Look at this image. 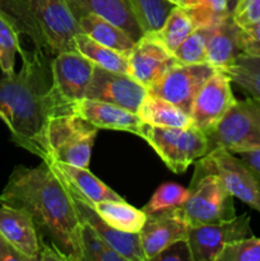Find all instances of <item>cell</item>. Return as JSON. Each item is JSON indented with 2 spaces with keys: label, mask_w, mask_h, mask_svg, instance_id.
Returning a JSON list of instances; mask_svg holds the SVG:
<instances>
[{
  "label": "cell",
  "mask_w": 260,
  "mask_h": 261,
  "mask_svg": "<svg viewBox=\"0 0 260 261\" xmlns=\"http://www.w3.org/2000/svg\"><path fill=\"white\" fill-rule=\"evenodd\" d=\"M0 204L32 218L40 240L38 261H83L78 211L68 182L51 161L36 167H15Z\"/></svg>",
  "instance_id": "6da1fadb"
},
{
  "label": "cell",
  "mask_w": 260,
  "mask_h": 261,
  "mask_svg": "<svg viewBox=\"0 0 260 261\" xmlns=\"http://www.w3.org/2000/svg\"><path fill=\"white\" fill-rule=\"evenodd\" d=\"M20 56L19 71H0V119L15 144L48 161V122L54 116L73 111V105L54 84L48 51L35 47L23 50Z\"/></svg>",
  "instance_id": "7a4b0ae2"
},
{
  "label": "cell",
  "mask_w": 260,
  "mask_h": 261,
  "mask_svg": "<svg viewBox=\"0 0 260 261\" xmlns=\"http://www.w3.org/2000/svg\"><path fill=\"white\" fill-rule=\"evenodd\" d=\"M181 211L190 226L219 223L236 217L233 196L223 185L208 155L196 162L189 196Z\"/></svg>",
  "instance_id": "3957f363"
},
{
  "label": "cell",
  "mask_w": 260,
  "mask_h": 261,
  "mask_svg": "<svg viewBox=\"0 0 260 261\" xmlns=\"http://www.w3.org/2000/svg\"><path fill=\"white\" fill-rule=\"evenodd\" d=\"M98 127L74 111L54 116L47 125L48 161L88 167Z\"/></svg>",
  "instance_id": "277c9868"
},
{
  "label": "cell",
  "mask_w": 260,
  "mask_h": 261,
  "mask_svg": "<svg viewBox=\"0 0 260 261\" xmlns=\"http://www.w3.org/2000/svg\"><path fill=\"white\" fill-rule=\"evenodd\" d=\"M208 138V153L218 148L236 153L260 149V98L235 101Z\"/></svg>",
  "instance_id": "5b68a950"
},
{
  "label": "cell",
  "mask_w": 260,
  "mask_h": 261,
  "mask_svg": "<svg viewBox=\"0 0 260 261\" xmlns=\"http://www.w3.org/2000/svg\"><path fill=\"white\" fill-rule=\"evenodd\" d=\"M142 138L175 173L185 172L191 163L208 154L206 134L194 125L189 127L145 125Z\"/></svg>",
  "instance_id": "8992f818"
},
{
  "label": "cell",
  "mask_w": 260,
  "mask_h": 261,
  "mask_svg": "<svg viewBox=\"0 0 260 261\" xmlns=\"http://www.w3.org/2000/svg\"><path fill=\"white\" fill-rule=\"evenodd\" d=\"M217 70L218 68L209 63L177 64L152 84L148 93L171 102L190 115L196 94Z\"/></svg>",
  "instance_id": "52a82bcc"
},
{
  "label": "cell",
  "mask_w": 260,
  "mask_h": 261,
  "mask_svg": "<svg viewBox=\"0 0 260 261\" xmlns=\"http://www.w3.org/2000/svg\"><path fill=\"white\" fill-rule=\"evenodd\" d=\"M247 213L219 223L190 226L188 241L194 261H217L227 244L254 236Z\"/></svg>",
  "instance_id": "ba28073f"
},
{
  "label": "cell",
  "mask_w": 260,
  "mask_h": 261,
  "mask_svg": "<svg viewBox=\"0 0 260 261\" xmlns=\"http://www.w3.org/2000/svg\"><path fill=\"white\" fill-rule=\"evenodd\" d=\"M228 193L260 213V175L233 153L218 148L208 154Z\"/></svg>",
  "instance_id": "9c48e42d"
},
{
  "label": "cell",
  "mask_w": 260,
  "mask_h": 261,
  "mask_svg": "<svg viewBox=\"0 0 260 261\" xmlns=\"http://www.w3.org/2000/svg\"><path fill=\"white\" fill-rule=\"evenodd\" d=\"M53 54L75 50L74 36L82 32L68 0H27Z\"/></svg>",
  "instance_id": "30bf717a"
},
{
  "label": "cell",
  "mask_w": 260,
  "mask_h": 261,
  "mask_svg": "<svg viewBox=\"0 0 260 261\" xmlns=\"http://www.w3.org/2000/svg\"><path fill=\"white\" fill-rule=\"evenodd\" d=\"M147 96V87L129 74L110 71L94 65L84 98L107 102L137 112Z\"/></svg>",
  "instance_id": "8fae6325"
},
{
  "label": "cell",
  "mask_w": 260,
  "mask_h": 261,
  "mask_svg": "<svg viewBox=\"0 0 260 261\" xmlns=\"http://www.w3.org/2000/svg\"><path fill=\"white\" fill-rule=\"evenodd\" d=\"M231 83L226 71L221 69L204 83L191 106L190 116L194 126L205 134H209L216 127L236 101Z\"/></svg>",
  "instance_id": "7c38bea8"
},
{
  "label": "cell",
  "mask_w": 260,
  "mask_h": 261,
  "mask_svg": "<svg viewBox=\"0 0 260 261\" xmlns=\"http://www.w3.org/2000/svg\"><path fill=\"white\" fill-rule=\"evenodd\" d=\"M127 61L129 75L147 88L178 64L172 51L168 50L153 33H144L135 42Z\"/></svg>",
  "instance_id": "4fadbf2b"
},
{
  "label": "cell",
  "mask_w": 260,
  "mask_h": 261,
  "mask_svg": "<svg viewBox=\"0 0 260 261\" xmlns=\"http://www.w3.org/2000/svg\"><path fill=\"white\" fill-rule=\"evenodd\" d=\"M93 69L94 64L76 50L61 51L51 60L54 84L71 105L86 97Z\"/></svg>",
  "instance_id": "5bb4252c"
},
{
  "label": "cell",
  "mask_w": 260,
  "mask_h": 261,
  "mask_svg": "<svg viewBox=\"0 0 260 261\" xmlns=\"http://www.w3.org/2000/svg\"><path fill=\"white\" fill-rule=\"evenodd\" d=\"M189 227L190 224L186 221L181 208L147 214V221L139 231L145 261L153 260L155 255L172 242L186 239Z\"/></svg>",
  "instance_id": "9a60e30c"
},
{
  "label": "cell",
  "mask_w": 260,
  "mask_h": 261,
  "mask_svg": "<svg viewBox=\"0 0 260 261\" xmlns=\"http://www.w3.org/2000/svg\"><path fill=\"white\" fill-rule=\"evenodd\" d=\"M70 193L81 221L87 222L117 254L121 255L126 261H145L144 252H143L142 245H140L139 233H129V232L115 229L97 213L92 204H89L86 199L78 195L71 188Z\"/></svg>",
  "instance_id": "2e32d148"
},
{
  "label": "cell",
  "mask_w": 260,
  "mask_h": 261,
  "mask_svg": "<svg viewBox=\"0 0 260 261\" xmlns=\"http://www.w3.org/2000/svg\"><path fill=\"white\" fill-rule=\"evenodd\" d=\"M73 111L98 129L127 132L139 137H143L147 125L142 121L137 112L94 99H79L73 105Z\"/></svg>",
  "instance_id": "e0dca14e"
},
{
  "label": "cell",
  "mask_w": 260,
  "mask_h": 261,
  "mask_svg": "<svg viewBox=\"0 0 260 261\" xmlns=\"http://www.w3.org/2000/svg\"><path fill=\"white\" fill-rule=\"evenodd\" d=\"M68 4L76 22L82 15L91 13L124 30L135 42L144 35L129 0H68Z\"/></svg>",
  "instance_id": "ac0fdd59"
},
{
  "label": "cell",
  "mask_w": 260,
  "mask_h": 261,
  "mask_svg": "<svg viewBox=\"0 0 260 261\" xmlns=\"http://www.w3.org/2000/svg\"><path fill=\"white\" fill-rule=\"evenodd\" d=\"M0 233L31 261H38L40 240L37 229L25 212L0 204Z\"/></svg>",
  "instance_id": "d6986e66"
},
{
  "label": "cell",
  "mask_w": 260,
  "mask_h": 261,
  "mask_svg": "<svg viewBox=\"0 0 260 261\" xmlns=\"http://www.w3.org/2000/svg\"><path fill=\"white\" fill-rule=\"evenodd\" d=\"M240 30L232 14L221 22L209 25L206 37V63L218 69H226L237 56L242 54L240 48Z\"/></svg>",
  "instance_id": "ffe728a7"
},
{
  "label": "cell",
  "mask_w": 260,
  "mask_h": 261,
  "mask_svg": "<svg viewBox=\"0 0 260 261\" xmlns=\"http://www.w3.org/2000/svg\"><path fill=\"white\" fill-rule=\"evenodd\" d=\"M53 165L65 178L69 186L92 205L97 201L124 200L122 196H120L111 188L105 185L99 178H97L88 170V167H78V166L61 162H53Z\"/></svg>",
  "instance_id": "44dd1931"
},
{
  "label": "cell",
  "mask_w": 260,
  "mask_h": 261,
  "mask_svg": "<svg viewBox=\"0 0 260 261\" xmlns=\"http://www.w3.org/2000/svg\"><path fill=\"white\" fill-rule=\"evenodd\" d=\"M0 15L4 17L20 36L30 38L36 48H43L53 54L47 38L27 0H0Z\"/></svg>",
  "instance_id": "7402d4cb"
},
{
  "label": "cell",
  "mask_w": 260,
  "mask_h": 261,
  "mask_svg": "<svg viewBox=\"0 0 260 261\" xmlns=\"http://www.w3.org/2000/svg\"><path fill=\"white\" fill-rule=\"evenodd\" d=\"M78 24L81 25L82 32L88 35L94 41L114 48L125 56H129L135 45V41L124 30L99 15L91 13L82 15L78 19Z\"/></svg>",
  "instance_id": "603a6c76"
},
{
  "label": "cell",
  "mask_w": 260,
  "mask_h": 261,
  "mask_svg": "<svg viewBox=\"0 0 260 261\" xmlns=\"http://www.w3.org/2000/svg\"><path fill=\"white\" fill-rule=\"evenodd\" d=\"M138 116L147 125L161 127H189L193 120L189 114L171 102L148 93L137 111Z\"/></svg>",
  "instance_id": "cb8c5ba5"
},
{
  "label": "cell",
  "mask_w": 260,
  "mask_h": 261,
  "mask_svg": "<svg viewBox=\"0 0 260 261\" xmlns=\"http://www.w3.org/2000/svg\"><path fill=\"white\" fill-rule=\"evenodd\" d=\"M97 213L115 229L139 233L147 221L143 209H137L125 200H103L93 204Z\"/></svg>",
  "instance_id": "d4e9b609"
},
{
  "label": "cell",
  "mask_w": 260,
  "mask_h": 261,
  "mask_svg": "<svg viewBox=\"0 0 260 261\" xmlns=\"http://www.w3.org/2000/svg\"><path fill=\"white\" fill-rule=\"evenodd\" d=\"M74 45L76 51L89 59L96 66L110 71L129 74L127 56L97 42L86 33L81 32L74 36Z\"/></svg>",
  "instance_id": "484cf974"
},
{
  "label": "cell",
  "mask_w": 260,
  "mask_h": 261,
  "mask_svg": "<svg viewBox=\"0 0 260 261\" xmlns=\"http://www.w3.org/2000/svg\"><path fill=\"white\" fill-rule=\"evenodd\" d=\"M196 28L198 27L195 20L193 19L188 8L175 5L162 27L152 33L173 53L176 47Z\"/></svg>",
  "instance_id": "4316f807"
},
{
  "label": "cell",
  "mask_w": 260,
  "mask_h": 261,
  "mask_svg": "<svg viewBox=\"0 0 260 261\" xmlns=\"http://www.w3.org/2000/svg\"><path fill=\"white\" fill-rule=\"evenodd\" d=\"M222 70L250 97L260 98V58L240 54L231 65Z\"/></svg>",
  "instance_id": "83f0119b"
},
{
  "label": "cell",
  "mask_w": 260,
  "mask_h": 261,
  "mask_svg": "<svg viewBox=\"0 0 260 261\" xmlns=\"http://www.w3.org/2000/svg\"><path fill=\"white\" fill-rule=\"evenodd\" d=\"M129 3L144 33L160 30L175 7L170 0H129Z\"/></svg>",
  "instance_id": "f1b7e54d"
},
{
  "label": "cell",
  "mask_w": 260,
  "mask_h": 261,
  "mask_svg": "<svg viewBox=\"0 0 260 261\" xmlns=\"http://www.w3.org/2000/svg\"><path fill=\"white\" fill-rule=\"evenodd\" d=\"M81 244L83 261H126L83 221H81Z\"/></svg>",
  "instance_id": "f546056e"
},
{
  "label": "cell",
  "mask_w": 260,
  "mask_h": 261,
  "mask_svg": "<svg viewBox=\"0 0 260 261\" xmlns=\"http://www.w3.org/2000/svg\"><path fill=\"white\" fill-rule=\"evenodd\" d=\"M189 196V189L173 182H166L154 191L148 203L143 206L145 214L160 213L181 208Z\"/></svg>",
  "instance_id": "4dcf8cb0"
},
{
  "label": "cell",
  "mask_w": 260,
  "mask_h": 261,
  "mask_svg": "<svg viewBox=\"0 0 260 261\" xmlns=\"http://www.w3.org/2000/svg\"><path fill=\"white\" fill-rule=\"evenodd\" d=\"M209 27L194 30L173 51L178 64L206 63V37Z\"/></svg>",
  "instance_id": "1f68e13d"
},
{
  "label": "cell",
  "mask_w": 260,
  "mask_h": 261,
  "mask_svg": "<svg viewBox=\"0 0 260 261\" xmlns=\"http://www.w3.org/2000/svg\"><path fill=\"white\" fill-rule=\"evenodd\" d=\"M18 31L0 15V71L10 74L15 66V56L22 54Z\"/></svg>",
  "instance_id": "d6a6232c"
},
{
  "label": "cell",
  "mask_w": 260,
  "mask_h": 261,
  "mask_svg": "<svg viewBox=\"0 0 260 261\" xmlns=\"http://www.w3.org/2000/svg\"><path fill=\"white\" fill-rule=\"evenodd\" d=\"M196 27H209L231 15L228 0H203L196 7L188 8Z\"/></svg>",
  "instance_id": "836d02e7"
},
{
  "label": "cell",
  "mask_w": 260,
  "mask_h": 261,
  "mask_svg": "<svg viewBox=\"0 0 260 261\" xmlns=\"http://www.w3.org/2000/svg\"><path fill=\"white\" fill-rule=\"evenodd\" d=\"M217 261H260V239L250 236L227 244Z\"/></svg>",
  "instance_id": "e575fe53"
},
{
  "label": "cell",
  "mask_w": 260,
  "mask_h": 261,
  "mask_svg": "<svg viewBox=\"0 0 260 261\" xmlns=\"http://www.w3.org/2000/svg\"><path fill=\"white\" fill-rule=\"evenodd\" d=\"M232 18L240 28L257 23L260 20V0H239Z\"/></svg>",
  "instance_id": "d590c367"
},
{
  "label": "cell",
  "mask_w": 260,
  "mask_h": 261,
  "mask_svg": "<svg viewBox=\"0 0 260 261\" xmlns=\"http://www.w3.org/2000/svg\"><path fill=\"white\" fill-rule=\"evenodd\" d=\"M153 261H194L188 237L168 245L160 254L153 257Z\"/></svg>",
  "instance_id": "8d00e7d4"
},
{
  "label": "cell",
  "mask_w": 260,
  "mask_h": 261,
  "mask_svg": "<svg viewBox=\"0 0 260 261\" xmlns=\"http://www.w3.org/2000/svg\"><path fill=\"white\" fill-rule=\"evenodd\" d=\"M240 48L245 55L260 58V20L240 30Z\"/></svg>",
  "instance_id": "74e56055"
},
{
  "label": "cell",
  "mask_w": 260,
  "mask_h": 261,
  "mask_svg": "<svg viewBox=\"0 0 260 261\" xmlns=\"http://www.w3.org/2000/svg\"><path fill=\"white\" fill-rule=\"evenodd\" d=\"M0 261H31L0 233Z\"/></svg>",
  "instance_id": "f35d334b"
},
{
  "label": "cell",
  "mask_w": 260,
  "mask_h": 261,
  "mask_svg": "<svg viewBox=\"0 0 260 261\" xmlns=\"http://www.w3.org/2000/svg\"><path fill=\"white\" fill-rule=\"evenodd\" d=\"M236 154L260 175V149L246 150V152H240Z\"/></svg>",
  "instance_id": "ab89813d"
},
{
  "label": "cell",
  "mask_w": 260,
  "mask_h": 261,
  "mask_svg": "<svg viewBox=\"0 0 260 261\" xmlns=\"http://www.w3.org/2000/svg\"><path fill=\"white\" fill-rule=\"evenodd\" d=\"M173 5H177V7H184V8H193L196 5L201 4L203 0H170Z\"/></svg>",
  "instance_id": "60d3db41"
},
{
  "label": "cell",
  "mask_w": 260,
  "mask_h": 261,
  "mask_svg": "<svg viewBox=\"0 0 260 261\" xmlns=\"http://www.w3.org/2000/svg\"><path fill=\"white\" fill-rule=\"evenodd\" d=\"M237 3H239V0H228V10L231 14H232V12H233V9H235V7H236Z\"/></svg>",
  "instance_id": "b9f144b4"
}]
</instances>
